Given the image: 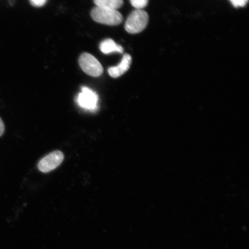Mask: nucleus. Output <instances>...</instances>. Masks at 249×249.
<instances>
[{
  "mask_svg": "<svg viewBox=\"0 0 249 249\" xmlns=\"http://www.w3.org/2000/svg\"><path fill=\"white\" fill-rule=\"evenodd\" d=\"M91 17L96 22L107 26H118L123 21V15L117 10L98 7L92 9Z\"/></svg>",
  "mask_w": 249,
  "mask_h": 249,
  "instance_id": "obj_1",
  "label": "nucleus"
},
{
  "mask_svg": "<svg viewBox=\"0 0 249 249\" xmlns=\"http://www.w3.org/2000/svg\"><path fill=\"white\" fill-rule=\"evenodd\" d=\"M148 20L149 17L147 12L142 9H136L127 18L124 28L129 34H138L147 27Z\"/></svg>",
  "mask_w": 249,
  "mask_h": 249,
  "instance_id": "obj_2",
  "label": "nucleus"
},
{
  "mask_svg": "<svg viewBox=\"0 0 249 249\" xmlns=\"http://www.w3.org/2000/svg\"><path fill=\"white\" fill-rule=\"evenodd\" d=\"M79 64L84 72L92 77H98L104 72V68L94 56L84 53L80 56Z\"/></svg>",
  "mask_w": 249,
  "mask_h": 249,
  "instance_id": "obj_3",
  "label": "nucleus"
},
{
  "mask_svg": "<svg viewBox=\"0 0 249 249\" xmlns=\"http://www.w3.org/2000/svg\"><path fill=\"white\" fill-rule=\"evenodd\" d=\"M76 102L80 107L86 110H95L98 107V96L91 89L83 87L82 91L77 96Z\"/></svg>",
  "mask_w": 249,
  "mask_h": 249,
  "instance_id": "obj_4",
  "label": "nucleus"
},
{
  "mask_svg": "<svg viewBox=\"0 0 249 249\" xmlns=\"http://www.w3.org/2000/svg\"><path fill=\"white\" fill-rule=\"evenodd\" d=\"M64 159V155L61 151L53 152L39 161L38 169L42 173H49L60 166Z\"/></svg>",
  "mask_w": 249,
  "mask_h": 249,
  "instance_id": "obj_5",
  "label": "nucleus"
},
{
  "mask_svg": "<svg viewBox=\"0 0 249 249\" xmlns=\"http://www.w3.org/2000/svg\"><path fill=\"white\" fill-rule=\"evenodd\" d=\"M132 57L130 55L128 54L124 55L122 60L117 66L108 68L109 75L113 78H117L122 76L129 69L132 64Z\"/></svg>",
  "mask_w": 249,
  "mask_h": 249,
  "instance_id": "obj_6",
  "label": "nucleus"
},
{
  "mask_svg": "<svg viewBox=\"0 0 249 249\" xmlns=\"http://www.w3.org/2000/svg\"><path fill=\"white\" fill-rule=\"evenodd\" d=\"M101 51L105 54L113 53H122L124 49L122 46L117 44L116 42L111 39H107L101 43L99 46Z\"/></svg>",
  "mask_w": 249,
  "mask_h": 249,
  "instance_id": "obj_7",
  "label": "nucleus"
},
{
  "mask_svg": "<svg viewBox=\"0 0 249 249\" xmlns=\"http://www.w3.org/2000/svg\"><path fill=\"white\" fill-rule=\"evenodd\" d=\"M96 7L117 10L124 4L123 0H93Z\"/></svg>",
  "mask_w": 249,
  "mask_h": 249,
  "instance_id": "obj_8",
  "label": "nucleus"
},
{
  "mask_svg": "<svg viewBox=\"0 0 249 249\" xmlns=\"http://www.w3.org/2000/svg\"><path fill=\"white\" fill-rule=\"evenodd\" d=\"M130 3L136 9H142L147 5L148 0H130Z\"/></svg>",
  "mask_w": 249,
  "mask_h": 249,
  "instance_id": "obj_9",
  "label": "nucleus"
},
{
  "mask_svg": "<svg viewBox=\"0 0 249 249\" xmlns=\"http://www.w3.org/2000/svg\"><path fill=\"white\" fill-rule=\"evenodd\" d=\"M249 0H230L233 7L235 8L244 7L247 4Z\"/></svg>",
  "mask_w": 249,
  "mask_h": 249,
  "instance_id": "obj_10",
  "label": "nucleus"
},
{
  "mask_svg": "<svg viewBox=\"0 0 249 249\" xmlns=\"http://www.w3.org/2000/svg\"><path fill=\"white\" fill-rule=\"evenodd\" d=\"M48 0H30L31 4L36 7H41L45 5Z\"/></svg>",
  "mask_w": 249,
  "mask_h": 249,
  "instance_id": "obj_11",
  "label": "nucleus"
},
{
  "mask_svg": "<svg viewBox=\"0 0 249 249\" xmlns=\"http://www.w3.org/2000/svg\"><path fill=\"white\" fill-rule=\"evenodd\" d=\"M5 132V125L1 118H0V137L2 136Z\"/></svg>",
  "mask_w": 249,
  "mask_h": 249,
  "instance_id": "obj_12",
  "label": "nucleus"
}]
</instances>
